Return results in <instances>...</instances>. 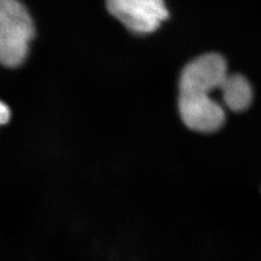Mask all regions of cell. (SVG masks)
<instances>
[{
	"label": "cell",
	"mask_w": 261,
	"mask_h": 261,
	"mask_svg": "<svg viewBox=\"0 0 261 261\" xmlns=\"http://www.w3.org/2000/svg\"><path fill=\"white\" fill-rule=\"evenodd\" d=\"M10 111L8 107L4 103H1L0 105V122L2 125L6 124L9 121Z\"/></svg>",
	"instance_id": "cell-6"
},
{
	"label": "cell",
	"mask_w": 261,
	"mask_h": 261,
	"mask_svg": "<svg viewBox=\"0 0 261 261\" xmlns=\"http://www.w3.org/2000/svg\"><path fill=\"white\" fill-rule=\"evenodd\" d=\"M35 28L28 10L19 0H0V60L2 65L16 68L28 54Z\"/></svg>",
	"instance_id": "cell-1"
},
{
	"label": "cell",
	"mask_w": 261,
	"mask_h": 261,
	"mask_svg": "<svg viewBox=\"0 0 261 261\" xmlns=\"http://www.w3.org/2000/svg\"><path fill=\"white\" fill-rule=\"evenodd\" d=\"M178 107L182 121L191 130L211 134L225 123L224 108L209 93L179 91Z\"/></svg>",
	"instance_id": "cell-3"
},
{
	"label": "cell",
	"mask_w": 261,
	"mask_h": 261,
	"mask_svg": "<svg viewBox=\"0 0 261 261\" xmlns=\"http://www.w3.org/2000/svg\"><path fill=\"white\" fill-rule=\"evenodd\" d=\"M227 72V63L224 56L218 53H207L197 56L183 69L179 91H201L211 93L220 89Z\"/></svg>",
	"instance_id": "cell-4"
},
{
	"label": "cell",
	"mask_w": 261,
	"mask_h": 261,
	"mask_svg": "<svg viewBox=\"0 0 261 261\" xmlns=\"http://www.w3.org/2000/svg\"><path fill=\"white\" fill-rule=\"evenodd\" d=\"M107 8L115 19L137 34H149L168 18L164 0H107Z\"/></svg>",
	"instance_id": "cell-2"
},
{
	"label": "cell",
	"mask_w": 261,
	"mask_h": 261,
	"mask_svg": "<svg viewBox=\"0 0 261 261\" xmlns=\"http://www.w3.org/2000/svg\"><path fill=\"white\" fill-rule=\"evenodd\" d=\"M220 90L225 107L236 113L246 112L253 102V88L249 79L240 73L228 74Z\"/></svg>",
	"instance_id": "cell-5"
}]
</instances>
